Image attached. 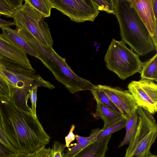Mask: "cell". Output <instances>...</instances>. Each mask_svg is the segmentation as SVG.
Instances as JSON below:
<instances>
[{
  "instance_id": "6da1fadb",
  "label": "cell",
  "mask_w": 157,
  "mask_h": 157,
  "mask_svg": "<svg viewBox=\"0 0 157 157\" xmlns=\"http://www.w3.org/2000/svg\"><path fill=\"white\" fill-rule=\"evenodd\" d=\"M0 117L6 136L17 152L32 153L50 142L37 117L18 107L11 98L0 99Z\"/></svg>"
},
{
  "instance_id": "7a4b0ae2",
  "label": "cell",
  "mask_w": 157,
  "mask_h": 157,
  "mask_svg": "<svg viewBox=\"0 0 157 157\" xmlns=\"http://www.w3.org/2000/svg\"><path fill=\"white\" fill-rule=\"evenodd\" d=\"M113 2L122 41L139 56L157 52L152 36L129 0H113Z\"/></svg>"
},
{
  "instance_id": "3957f363",
  "label": "cell",
  "mask_w": 157,
  "mask_h": 157,
  "mask_svg": "<svg viewBox=\"0 0 157 157\" xmlns=\"http://www.w3.org/2000/svg\"><path fill=\"white\" fill-rule=\"evenodd\" d=\"M27 42L40 56L39 59L53 74L56 79L63 85L72 94L83 90L91 91L94 85L78 76L71 69L65 58L59 55L52 47L39 42L33 36Z\"/></svg>"
},
{
  "instance_id": "277c9868",
  "label": "cell",
  "mask_w": 157,
  "mask_h": 157,
  "mask_svg": "<svg viewBox=\"0 0 157 157\" xmlns=\"http://www.w3.org/2000/svg\"><path fill=\"white\" fill-rule=\"evenodd\" d=\"M0 75L10 84V98L15 105L28 112L32 111L28 104L29 91L32 87L37 86L51 90L55 88L50 82L44 80L36 74L35 70L26 69L13 62L0 67Z\"/></svg>"
},
{
  "instance_id": "5b68a950",
  "label": "cell",
  "mask_w": 157,
  "mask_h": 157,
  "mask_svg": "<svg viewBox=\"0 0 157 157\" xmlns=\"http://www.w3.org/2000/svg\"><path fill=\"white\" fill-rule=\"evenodd\" d=\"M107 68L125 80L140 72L143 64L139 56L121 41L113 39L105 56Z\"/></svg>"
},
{
  "instance_id": "8992f818",
  "label": "cell",
  "mask_w": 157,
  "mask_h": 157,
  "mask_svg": "<svg viewBox=\"0 0 157 157\" xmlns=\"http://www.w3.org/2000/svg\"><path fill=\"white\" fill-rule=\"evenodd\" d=\"M16 10L11 17L15 29L27 31L40 43L52 47L53 39L50 29L44 17L31 4L29 0Z\"/></svg>"
},
{
  "instance_id": "52a82bcc",
  "label": "cell",
  "mask_w": 157,
  "mask_h": 157,
  "mask_svg": "<svg viewBox=\"0 0 157 157\" xmlns=\"http://www.w3.org/2000/svg\"><path fill=\"white\" fill-rule=\"evenodd\" d=\"M138 122L136 133L128 144L124 157H146L151 155V148L157 135V125L152 114L138 107Z\"/></svg>"
},
{
  "instance_id": "ba28073f",
  "label": "cell",
  "mask_w": 157,
  "mask_h": 157,
  "mask_svg": "<svg viewBox=\"0 0 157 157\" xmlns=\"http://www.w3.org/2000/svg\"><path fill=\"white\" fill-rule=\"evenodd\" d=\"M53 8L77 23L93 22L99 10L93 0H50Z\"/></svg>"
},
{
  "instance_id": "9c48e42d",
  "label": "cell",
  "mask_w": 157,
  "mask_h": 157,
  "mask_svg": "<svg viewBox=\"0 0 157 157\" xmlns=\"http://www.w3.org/2000/svg\"><path fill=\"white\" fill-rule=\"evenodd\" d=\"M128 88L139 107L151 114L157 111V85L154 81L141 79L132 81Z\"/></svg>"
},
{
  "instance_id": "30bf717a",
  "label": "cell",
  "mask_w": 157,
  "mask_h": 157,
  "mask_svg": "<svg viewBox=\"0 0 157 157\" xmlns=\"http://www.w3.org/2000/svg\"><path fill=\"white\" fill-rule=\"evenodd\" d=\"M97 85L106 94L125 119L137 110L139 106L128 90H123L106 85Z\"/></svg>"
},
{
  "instance_id": "8fae6325",
  "label": "cell",
  "mask_w": 157,
  "mask_h": 157,
  "mask_svg": "<svg viewBox=\"0 0 157 157\" xmlns=\"http://www.w3.org/2000/svg\"><path fill=\"white\" fill-rule=\"evenodd\" d=\"M11 62L18 64L27 69H34L26 54L15 45L5 39L0 34V67Z\"/></svg>"
},
{
  "instance_id": "7c38bea8",
  "label": "cell",
  "mask_w": 157,
  "mask_h": 157,
  "mask_svg": "<svg viewBox=\"0 0 157 157\" xmlns=\"http://www.w3.org/2000/svg\"><path fill=\"white\" fill-rule=\"evenodd\" d=\"M140 19L148 29L151 36H153L157 26L153 11L152 0H129Z\"/></svg>"
},
{
  "instance_id": "4fadbf2b",
  "label": "cell",
  "mask_w": 157,
  "mask_h": 157,
  "mask_svg": "<svg viewBox=\"0 0 157 157\" xmlns=\"http://www.w3.org/2000/svg\"><path fill=\"white\" fill-rule=\"evenodd\" d=\"M1 34L5 39L13 44L26 54L33 56L39 59L40 56L32 47L25 40L18 32L10 27L1 28Z\"/></svg>"
},
{
  "instance_id": "5bb4252c",
  "label": "cell",
  "mask_w": 157,
  "mask_h": 157,
  "mask_svg": "<svg viewBox=\"0 0 157 157\" xmlns=\"http://www.w3.org/2000/svg\"><path fill=\"white\" fill-rule=\"evenodd\" d=\"M111 136L109 135L89 144L72 157H105Z\"/></svg>"
},
{
  "instance_id": "9a60e30c",
  "label": "cell",
  "mask_w": 157,
  "mask_h": 157,
  "mask_svg": "<svg viewBox=\"0 0 157 157\" xmlns=\"http://www.w3.org/2000/svg\"><path fill=\"white\" fill-rule=\"evenodd\" d=\"M95 114L103 121L104 128L125 119L121 114L100 103L97 104Z\"/></svg>"
},
{
  "instance_id": "2e32d148",
  "label": "cell",
  "mask_w": 157,
  "mask_h": 157,
  "mask_svg": "<svg viewBox=\"0 0 157 157\" xmlns=\"http://www.w3.org/2000/svg\"><path fill=\"white\" fill-rule=\"evenodd\" d=\"M140 72L141 79L150 80L157 82V53L151 58L144 62H143Z\"/></svg>"
},
{
  "instance_id": "e0dca14e",
  "label": "cell",
  "mask_w": 157,
  "mask_h": 157,
  "mask_svg": "<svg viewBox=\"0 0 157 157\" xmlns=\"http://www.w3.org/2000/svg\"><path fill=\"white\" fill-rule=\"evenodd\" d=\"M138 122V115L136 110L126 119V133L119 146V147L129 144L132 140L136 131Z\"/></svg>"
},
{
  "instance_id": "ac0fdd59",
  "label": "cell",
  "mask_w": 157,
  "mask_h": 157,
  "mask_svg": "<svg viewBox=\"0 0 157 157\" xmlns=\"http://www.w3.org/2000/svg\"><path fill=\"white\" fill-rule=\"evenodd\" d=\"M100 129L98 128L92 130L89 136L86 137V138L80 142L76 143L72 147L69 148L65 153H63V157H72L82 149L93 143V140Z\"/></svg>"
},
{
  "instance_id": "d6986e66",
  "label": "cell",
  "mask_w": 157,
  "mask_h": 157,
  "mask_svg": "<svg viewBox=\"0 0 157 157\" xmlns=\"http://www.w3.org/2000/svg\"><path fill=\"white\" fill-rule=\"evenodd\" d=\"M90 91L97 104L101 103L122 115L120 111L113 103L106 94L97 85H94Z\"/></svg>"
},
{
  "instance_id": "ffe728a7",
  "label": "cell",
  "mask_w": 157,
  "mask_h": 157,
  "mask_svg": "<svg viewBox=\"0 0 157 157\" xmlns=\"http://www.w3.org/2000/svg\"><path fill=\"white\" fill-rule=\"evenodd\" d=\"M126 119H124L114 124L100 129L97 135L93 140V143L113 133L118 131L125 127Z\"/></svg>"
},
{
  "instance_id": "44dd1931",
  "label": "cell",
  "mask_w": 157,
  "mask_h": 157,
  "mask_svg": "<svg viewBox=\"0 0 157 157\" xmlns=\"http://www.w3.org/2000/svg\"><path fill=\"white\" fill-rule=\"evenodd\" d=\"M29 1L44 18L50 17L51 10L53 7L50 0H29Z\"/></svg>"
},
{
  "instance_id": "7402d4cb",
  "label": "cell",
  "mask_w": 157,
  "mask_h": 157,
  "mask_svg": "<svg viewBox=\"0 0 157 157\" xmlns=\"http://www.w3.org/2000/svg\"><path fill=\"white\" fill-rule=\"evenodd\" d=\"M99 10L115 14L113 0H93Z\"/></svg>"
},
{
  "instance_id": "603a6c76",
  "label": "cell",
  "mask_w": 157,
  "mask_h": 157,
  "mask_svg": "<svg viewBox=\"0 0 157 157\" xmlns=\"http://www.w3.org/2000/svg\"><path fill=\"white\" fill-rule=\"evenodd\" d=\"M11 97V88L7 81L0 75V99H8Z\"/></svg>"
},
{
  "instance_id": "cb8c5ba5",
  "label": "cell",
  "mask_w": 157,
  "mask_h": 157,
  "mask_svg": "<svg viewBox=\"0 0 157 157\" xmlns=\"http://www.w3.org/2000/svg\"><path fill=\"white\" fill-rule=\"evenodd\" d=\"M15 11L10 0H0V15L11 17Z\"/></svg>"
},
{
  "instance_id": "d4e9b609",
  "label": "cell",
  "mask_w": 157,
  "mask_h": 157,
  "mask_svg": "<svg viewBox=\"0 0 157 157\" xmlns=\"http://www.w3.org/2000/svg\"><path fill=\"white\" fill-rule=\"evenodd\" d=\"M38 87L35 86L32 87L29 91V97L31 104V109L32 113L34 116H36V102L37 100V91Z\"/></svg>"
},
{
  "instance_id": "484cf974",
  "label": "cell",
  "mask_w": 157,
  "mask_h": 157,
  "mask_svg": "<svg viewBox=\"0 0 157 157\" xmlns=\"http://www.w3.org/2000/svg\"><path fill=\"white\" fill-rule=\"evenodd\" d=\"M66 147L65 144L55 141L51 148L52 157H63V151Z\"/></svg>"
},
{
  "instance_id": "4316f807",
  "label": "cell",
  "mask_w": 157,
  "mask_h": 157,
  "mask_svg": "<svg viewBox=\"0 0 157 157\" xmlns=\"http://www.w3.org/2000/svg\"><path fill=\"white\" fill-rule=\"evenodd\" d=\"M0 142L5 145L15 154L17 152L8 140L3 128L0 127Z\"/></svg>"
},
{
  "instance_id": "83f0119b",
  "label": "cell",
  "mask_w": 157,
  "mask_h": 157,
  "mask_svg": "<svg viewBox=\"0 0 157 157\" xmlns=\"http://www.w3.org/2000/svg\"><path fill=\"white\" fill-rule=\"evenodd\" d=\"M75 128L74 124H72L70 129L68 135L65 137V145L66 147H69L71 142L75 140V134L73 131Z\"/></svg>"
},
{
  "instance_id": "f1b7e54d",
  "label": "cell",
  "mask_w": 157,
  "mask_h": 157,
  "mask_svg": "<svg viewBox=\"0 0 157 157\" xmlns=\"http://www.w3.org/2000/svg\"><path fill=\"white\" fill-rule=\"evenodd\" d=\"M16 154L0 142V157H13Z\"/></svg>"
},
{
  "instance_id": "f546056e",
  "label": "cell",
  "mask_w": 157,
  "mask_h": 157,
  "mask_svg": "<svg viewBox=\"0 0 157 157\" xmlns=\"http://www.w3.org/2000/svg\"><path fill=\"white\" fill-rule=\"evenodd\" d=\"M14 25V21L6 20L0 18V28L4 27H10Z\"/></svg>"
},
{
  "instance_id": "4dcf8cb0",
  "label": "cell",
  "mask_w": 157,
  "mask_h": 157,
  "mask_svg": "<svg viewBox=\"0 0 157 157\" xmlns=\"http://www.w3.org/2000/svg\"><path fill=\"white\" fill-rule=\"evenodd\" d=\"M152 7L155 18L157 19V0H152Z\"/></svg>"
},
{
  "instance_id": "1f68e13d",
  "label": "cell",
  "mask_w": 157,
  "mask_h": 157,
  "mask_svg": "<svg viewBox=\"0 0 157 157\" xmlns=\"http://www.w3.org/2000/svg\"><path fill=\"white\" fill-rule=\"evenodd\" d=\"M157 26L155 27L154 34L153 36H152V39L155 45V48L156 51H157Z\"/></svg>"
},
{
  "instance_id": "d6a6232c",
  "label": "cell",
  "mask_w": 157,
  "mask_h": 157,
  "mask_svg": "<svg viewBox=\"0 0 157 157\" xmlns=\"http://www.w3.org/2000/svg\"><path fill=\"white\" fill-rule=\"evenodd\" d=\"M31 153L18 152L16 154L15 157H29Z\"/></svg>"
},
{
  "instance_id": "836d02e7",
  "label": "cell",
  "mask_w": 157,
  "mask_h": 157,
  "mask_svg": "<svg viewBox=\"0 0 157 157\" xmlns=\"http://www.w3.org/2000/svg\"><path fill=\"white\" fill-rule=\"evenodd\" d=\"M146 157H157V156L156 155H153L152 154L149 156Z\"/></svg>"
},
{
  "instance_id": "e575fe53",
  "label": "cell",
  "mask_w": 157,
  "mask_h": 157,
  "mask_svg": "<svg viewBox=\"0 0 157 157\" xmlns=\"http://www.w3.org/2000/svg\"><path fill=\"white\" fill-rule=\"evenodd\" d=\"M0 127H2L1 120V119L0 117Z\"/></svg>"
},
{
  "instance_id": "d590c367",
  "label": "cell",
  "mask_w": 157,
  "mask_h": 157,
  "mask_svg": "<svg viewBox=\"0 0 157 157\" xmlns=\"http://www.w3.org/2000/svg\"><path fill=\"white\" fill-rule=\"evenodd\" d=\"M15 155H15L14 156H13V157H15Z\"/></svg>"
}]
</instances>
